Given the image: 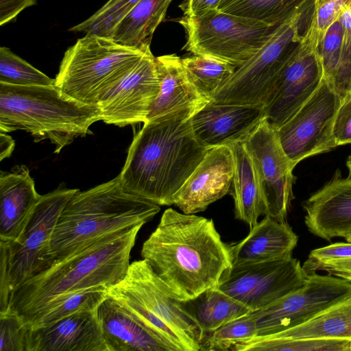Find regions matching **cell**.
Segmentation results:
<instances>
[{"label":"cell","mask_w":351,"mask_h":351,"mask_svg":"<svg viewBox=\"0 0 351 351\" xmlns=\"http://www.w3.org/2000/svg\"><path fill=\"white\" fill-rule=\"evenodd\" d=\"M141 254L178 300L217 285L232 265L230 245L221 240L213 219L173 208L164 211Z\"/></svg>","instance_id":"obj_1"},{"label":"cell","mask_w":351,"mask_h":351,"mask_svg":"<svg viewBox=\"0 0 351 351\" xmlns=\"http://www.w3.org/2000/svg\"><path fill=\"white\" fill-rule=\"evenodd\" d=\"M197 110H185L144 123L119 175L127 191L159 206L173 204L174 195L208 149L191 128L190 119Z\"/></svg>","instance_id":"obj_2"},{"label":"cell","mask_w":351,"mask_h":351,"mask_svg":"<svg viewBox=\"0 0 351 351\" xmlns=\"http://www.w3.org/2000/svg\"><path fill=\"white\" fill-rule=\"evenodd\" d=\"M142 226L104 237L26 280L12 291L8 309L25 322L55 298L93 288L108 289L115 285L128 271L130 252Z\"/></svg>","instance_id":"obj_3"},{"label":"cell","mask_w":351,"mask_h":351,"mask_svg":"<svg viewBox=\"0 0 351 351\" xmlns=\"http://www.w3.org/2000/svg\"><path fill=\"white\" fill-rule=\"evenodd\" d=\"M160 210L159 205L127 191L119 175L86 191L78 190L62 210L53 232L54 263L104 237L143 226Z\"/></svg>","instance_id":"obj_4"},{"label":"cell","mask_w":351,"mask_h":351,"mask_svg":"<svg viewBox=\"0 0 351 351\" xmlns=\"http://www.w3.org/2000/svg\"><path fill=\"white\" fill-rule=\"evenodd\" d=\"M101 120L98 105L81 103L54 86L0 83V131L23 130L35 141L49 139L59 153L75 138L92 133Z\"/></svg>","instance_id":"obj_5"},{"label":"cell","mask_w":351,"mask_h":351,"mask_svg":"<svg viewBox=\"0 0 351 351\" xmlns=\"http://www.w3.org/2000/svg\"><path fill=\"white\" fill-rule=\"evenodd\" d=\"M107 292L170 351L201 350L200 329L145 259L130 263L124 277Z\"/></svg>","instance_id":"obj_6"},{"label":"cell","mask_w":351,"mask_h":351,"mask_svg":"<svg viewBox=\"0 0 351 351\" xmlns=\"http://www.w3.org/2000/svg\"><path fill=\"white\" fill-rule=\"evenodd\" d=\"M150 51V47H130L109 37L86 34L65 51L55 85L75 100L99 105Z\"/></svg>","instance_id":"obj_7"},{"label":"cell","mask_w":351,"mask_h":351,"mask_svg":"<svg viewBox=\"0 0 351 351\" xmlns=\"http://www.w3.org/2000/svg\"><path fill=\"white\" fill-rule=\"evenodd\" d=\"M76 189H57L40 199L18 240L0 241V313L7 311L12 291L54 264L51 238L58 218Z\"/></svg>","instance_id":"obj_8"},{"label":"cell","mask_w":351,"mask_h":351,"mask_svg":"<svg viewBox=\"0 0 351 351\" xmlns=\"http://www.w3.org/2000/svg\"><path fill=\"white\" fill-rule=\"evenodd\" d=\"M313 9L308 0L291 17L279 25L265 45L237 67L215 93L217 104L263 105L308 27Z\"/></svg>","instance_id":"obj_9"},{"label":"cell","mask_w":351,"mask_h":351,"mask_svg":"<svg viewBox=\"0 0 351 351\" xmlns=\"http://www.w3.org/2000/svg\"><path fill=\"white\" fill-rule=\"evenodd\" d=\"M186 33L183 49L213 58L237 68L254 56L278 26L211 10L196 17L178 19Z\"/></svg>","instance_id":"obj_10"},{"label":"cell","mask_w":351,"mask_h":351,"mask_svg":"<svg viewBox=\"0 0 351 351\" xmlns=\"http://www.w3.org/2000/svg\"><path fill=\"white\" fill-rule=\"evenodd\" d=\"M341 99L323 78L311 98L276 129L284 152L295 166L306 158L337 147L333 128Z\"/></svg>","instance_id":"obj_11"},{"label":"cell","mask_w":351,"mask_h":351,"mask_svg":"<svg viewBox=\"0 0 351 351\" xmlns=\"http://www.w3.org/2000/svg\"><path fill=\"white\" fill-rule=\"evenodd\" d=\"M307 278L300 261L291 256L232 265L217 286L251 311H255L300 288Z\"/></svg>","instance_id":"obj_12"},{"label":"cell","mask_w":351,"mask_h":351,"mask_svg":"<svg viewBox=\"0 0 351 351\" xmlns=\"http://www.w3.org/2000/svg\"><path fill=\"white\" fill-rule=\"evenodd\" d=\"M254 165L261 193L265 216L287 221L293 199L295 165L280 143L276 130L267 119H262L243 140Z\"/></svg>","instance_id":"obj_13"},{"label":"cell","mask_w":351,"mask_h":351,"mask_svg":"<svg viewBox=\"0 0 351 351\" xmlns=\"http://www.w3.org/2000/svg\"><path fill=\"white\" fill-rule=\"evenodd\" d=\"M351 294V282L313 274L300 288L262 308L252 311L257 335H268L297 326Z\"/></svg>","instance_id":"obj_14"},{"label":"cell","mask_w":351,"mask_h":351,"mask_svg":"<svg viewBox=\"0 0 351 351\" xmlns=\"http://www.w3.org/2000/svg\"><path fill=\"white\" fill-rule=\"evenodd\" d=\"M323 78L317 48L302 35L265 102L271 125L276 130L289 119L314 94Z\"/></svg>","instance_id":"obj_15"},{"label":"cell","mask_w":351,"mask_h":351,"mask_svg":"<svg viewBox=\"0 0 351 351\" xmlns=\"http://www.w3.org/2000/svg\"><path fill=\"white\" fill-rule=\"evenodd\" d=\"M160 86L156 58L150 51L99 104L101 121L119 127L145 123Z\"/></svg>","instance_id":"obj_16"},{"label":"cell","mask_w":351,"mask_h":351,"mask_svg":"<svg viewBox=\"0 0 351 351\" xmlns=\"http://www.w3.org/2000/svg\"><path fill=\"white\" fill-rule=\"evenodd\" d=\"M234 173V158L226 145L208 149L204 158L174 195L173 204L184 213L205 210L230 191Z\"/></svg>","instance_id":"obj_17"},{"label":"cell","mask_w":351,"mask_h":351,"mask_svg":"<svg viewBox=\"0 0 351 351\" xmlns=\"http://www.w3.org/2000/svg\"><path fill=\"white\" fill-rule=\"evenodd\" d=\"M266 117L263 105H238L208 101L190 119L193 133L204 147L243 141Z\"/></svg>","instance_id":"obj_18"},{"label":"cell","mask_w":351,"mask_h":351,"mask_svg":"<svg viewBox=\"0 0 351 351\" xmlns=\"http://www.w3.org/2000/svg\"><path fill=\"white\" fill-rule=\"evenodd\" d=\"M302 206L310 232L327 241L341 237L351 241V178H343L337 170Z\"/></svg>","instance_id":"obj_19"},{"label":"cell","mask_w":351,"mask_h":351,"mask_svg":"<svg viewBox=\"0 0 351 351\" xmlns=\"http://www.w3.org/2000/svg\"><path fill=\"white\" fill-rule=\"evenodd\" d=\"M29 351H110L97 309L33 328Z\"/></svg>","instance_id":"obj_20"},{"label":"cell","mask_w":351,"mask_h":351,"mask_svg":"<svg viewBox=\"0 0 351 351\" xmlns=\"http://www.w3.org/2000/svg\"><path fill=\"white\" fill-rule=\"evenodd\" d=\"M25 165L0 175V241L19 239L40 199Z\"/></svg>","instance_id":"obj_21"},{"label":"cell","mask_w":351,"mask_h":351,"mask_svg":"<svg viewBox=\"0 0 351 351\" xmlns=\"http://www.w3.org/2000/svg\"><path fill=\"white\" fill-rule=\"evenodd\" d=\"M156 62L160 86L146 122L185 110H197L210 101L190 80L181 58L164 55Z\"/></svg>","instance_id":"obj_22"},{"label":"cell","mask_w":351,"mask_h":351,"mask_svg":"<svg viewBox=\"0 0 351 351\" xmlns=\"http://www.w3.org/2000/svg\"><path fill=\"white\" fill-rule=\"evenodd\" d=\"M298 237L287 221L265 216L247 237L230 245L232 265L283 259L292 256Z\"/></svg>","instance_id":"obj_23"},{"label":"cell","mask_w":351,"mask_h":351,"mask_svg":"<svg viewBox=\"0 0 351 351\" xmlns=\"http://www.w3.org/2000/svg\"><path fill=\"white\" fill-rule=\"evenodd\" d=\"M97 313L110 351H170L111 298L102 302Z\"/></svg>","instance_id":"obj_24"},{"label":"cell","mask_w":351,"mask_h":351,"mask_svg":"<svg viewBox=\"0 0 351 351\" xmlns=\"http://www.w3.org/2000/svg\"><path fill=\"white\" fill-rule=\"evenodd\" d=\"M226 145L230 147L234 158L231 195L234 202L235 218L252 228L265 212L252 160L243 141Z\"/></svg>","instance_id":"obj_25"},{"label":"cell","mask_w":351,"mask_h":351,"mask_svg":"<svg viewBox=\"0 0 351 351\" xmlns=\"http://www.w3.org/2000/svg\"><path fill=\"white\" fill-rule=\"evenodd\" d=\"M179 308L199 327L204 337L227 322L251 310L221 291L217 286L208 288L197 296L177 300ZM203 340V339H202Z\"/></svg>","instance_id":"obj_26"},{"label":"cell","mask_w":351,"mask_h":351,"mask_svg":"<svg viewBox=\"0 0 351 351\" xmlns=\"http://www.w3.org/2000/svg\"><path fill=\"white\" fill-rule=\"evenodd\" d=\"M262 337L269 339L321 338L351 341V294L297 326Z\"/></svg>","instance_id":"obj_27"},{"label":"cell","mask_w":351,"mask_h":351,"mask_svg":"<svg viewBox=\"0 0 351 351\" xmlns=\"http://www.w3.org/2000/svg\"><path fill=\"white\" fill-rule=\"evenodd\" d=\"M173 0H141L113 28L109 38L123 45L150 47L156 29Z\"/></svg>","instance_id":"obj_28"},{"label":"cell","mask_w":351,"mask_h":351,"mask_svg":"<svg viewBox=\"0 0 351 351\" xmlns=\"http://www.w3.org/2000/svg\"><path fill=\"white\" fill-rule=\"evenodd\" d=\"M108 288L97 287L73 292L52 300L33 313L25 322L32 328L52 324L73 313L93 311L108 297Z\"/></svg>","instance_id":"obj_29"},{"label":"cell","mask_w":351,"mask_h":351,"mask_svg":"<svg viewBox=\"0 0 351 351\" xmlns=\"http://www.w3.org/2000/svg\"><path fill=\"white\" fill-rule=\"evenodd\" d=\"M308 0H220L217 10L278 26L291 17Z\"/></svg>","instance_id":"obj_30"},{"label":"cell","mask_w":351,"mask_h":351,"mask_svg":"<svg viewBox=\"0 0 351 351\" xmlns=\"http://www.w3.org/2000/svg\"><path fill=\"white\" fill-rule=\"evenodd\" d=\"M351 351L347 339L302 338L269 339L256 335L235 344L231 351Z\"/></svg>","instance_id":"obj_31"},{"label":"cell","mask_w":351,"mask_h":351,"mask_svg":"<svg viewBox=\"0 0 351 351\" xmlns=\"http://www.w3.org/2000/svg\"><path fill=\"white\" fill-rule=\"evenodd\" d=\"M182 62L192 83L210 100L237 69L227 62L199 55L182 58Z\"/></svg>","instance_id":"obj_32"},{"label":"cell","mask_w":351,"mask_h":351,"mask_svg":"<svg viewBox=\"0 0 351 351\" xmlns=\"http://www.w3.org/2000/svg\"><path fill=\"white\" fill-rule=\"evenodd\" d=\"M302 267L307 276L325 271L351 282V241L337 242L311 251Z\"/></svg>","instance_id":"obj_33"},{"label":"cell","mask_w":351,"mask_h":351,"mask_svg":"<svg viewBox=\"0 0 351 351\" xmlns=\"http://www.w3.org/2000/svg\"><path fill=\"white\" fill-rule=\"evenodd\" d=\"M0 83L13 86H54L52 79L14 53L0 47Z\"/></svg>","instance_id":"obj_34"},{"label":"cell","mask_w":351,"mask_h":351,"mask_svg":"<svg viewBox=\"0 0 351 351\" xmlns=\"http://www.w3.org/2000/svg\"><path fill=\"white\" fill-rule=\"evenodd\" d=\"M251 311L206 335L201 351L231 350L235 344L256 336L257 331Z\"/></svg>","instance_id":"obj_35"},{"label":"cell","mask_w":351,"mask_h":351,"mask_svg":"<svg viewBox=\"0 0 351 351\" xmlns=\"http://www.w3.org/2000/svg\"><path fill=\"white\" fill-rule=\"evenodd\" d=\"M141 0H108L86 20L70 28L72 32H82L109 37L114 26Z\"/></svg>","instance_id":"obj_36"},{"label":"cell","mask_w":351,"mask_h":351,"mask_svg":"<svg viewBox=\"0 0 351 351\" xmlns=\"http://www.w3.org/2000/svg\"><path fill=\"white\" fill-rule=\"evenodd\" d=\"M350 4L351 0H313L311 19L303 37L318 49L329 27Z\"/></svg>","instance_id":"obj_37"},{"label":"cell","mask_w":351,"mask_h":351,"mask_svg":"<svg viewBox=\"0 0 351 351\" xmlns=\"http://www.w3.org/2000/svg\"><path fill=\"white\" fill-rule=\"evenodd\" d=\"M32 329L11 310L0 313V351H29Z\"/></svg>","instance_id":"obj_38"},{"label":"cell","mask_w":351,"mask_h":351,"mask_svg":"<svg viewBox=\"0 0 351 351\" xmlns=\"http://www.w3.org/2000/svg\"><path fill=\"white\" fill-rule=\"evenodd\" d=\"M342 25L339 19L328 29L318 47L324 78L333 87L337 75L342 42Z\"/></svg>","instance_id":"obj_39"},{"label":"cell","mask_w":351,"mask_h":351,"mask_svg":"<svg viewBox=\"0 0 351 351\" xmlns=\"http://www.w3.org/2000/svg\"><path fill=\"white\" fill-rule=\"evenodd\" d=\"M339 20L343 31L341 50L333 88L342 99L351 93V4L342 11Z\"/></svg>","instance_id":"obj_40"},{"label":"cell","mask_w":351,"mask_h":351,"mask_svg":"<svg viewBox=\"0 0 351 351\" xmlns=\"http://www.w3.org/2000/svg\"><path fill=\"white\" fill-rule=\"evenodd\" d=\"M333 136L337 147L351 145V93L341 99L334 123Z\"/></svg>","instance_id":"obj_41"},{"label":"cell","mask_w":351,"mask_h":351,"mask_svg":"<svg viewBox=\"0 0 351 351\" xmlns=\"http://www.w3.org/2000/svg\"><path fill=\"white\" fill-rule=\"evenodd\" d=\"M36 2L37 0H0V25L12 21L23 10Z\"/></svg>","instance_id":"obj_42"},{"label":"cell","mask_w":351,"mask_h":351,"mask_svg":"<svg viewBox=\"0 0 351 351\" xmlns=\"http://www.w3.org/2000/svg\"><path fill=\"white\" fill-rule=\"evenodd\" d=\"M219 1L220 0H195L191 2L183 1L179 8L183 12L184 16L196 17L217 9Z\"/></svg>","instance_id":"obj_43"},{"label":"cell","mask_w":351,"mask_h":351,"mask_svg":"<svg viewBox=\"0 0 351 351\" xmlns=\"http://www.w3.org/2000/svg\"><path fill=\"white\" fill-rule=\"evenodd\" d=\"M15 146L13 138L5 132H0V160L11 156Z\"/></svg>","instance_id":"obj_44"},{"label":"cell","mask_w":351,"mask_h":351,"mask_svg":"<svg viewBox=\"0 0 351 351\" xmlns=\"http://www.w3.org/2000/svg\"><path fill=\"white\" fill-rule=\"evenodd\" d=\"M346 165L349 171L348 177L351 178V156H350L346 161Z\"/></svg>","instance_id":"obj_45"},{"label":"cell","mask_w":351,"mask_h":351,"mask_svg":"<svg viewBox=\"0 0 351 351\" xmlns=\"http://www.w3.org/2000/svg\"><path fill=\"white\" fill-rule=\"evenodd\" d=\"M195 1V0H184V1H185V2H191V1Z\"/></svg>","instance_id":"obj_46"}]
</instances>
